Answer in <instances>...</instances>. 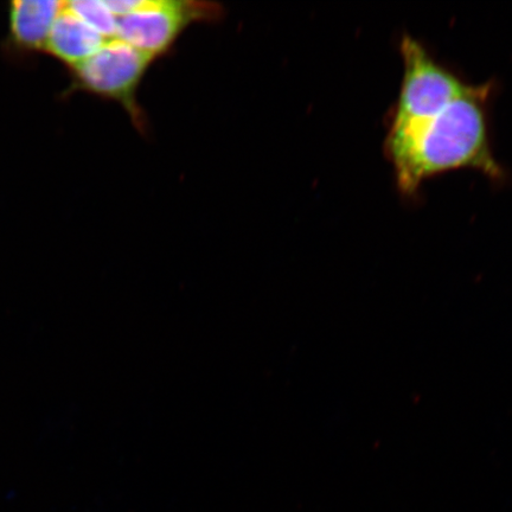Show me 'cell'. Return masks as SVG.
Returning <instances> with one entry per match:
<instances>
[{
  "label": "cell",
  "instance_id": "cell-1",
  "mask_svg": "<svg viewBox=\"0 0 512 512\" xmlns=\"http://www.w3.org/2000/svg\"><path fill=\"white\" fill-rule=\"evenodd\" d=\"M400 51L403 78L384 147L402 194L413 196L428 178L460 169L502 181L490 139L492 86L467 83L411 36Z\"/></svg>",
  "mask_w": 512,
  "mask_h": 512
},
{
  "label": "cell",
  "instance_id": "cell-2",
  "mask_svg": "<svg viewBox=\"0 0 512 512\" xmlns=\"http://www.w3.org/2000/svg\"><path fill=\"white\" fill-rule=\"evenodd\" d=\"M156 59L114 38L91 59L73 69L74 88L118 102L132 124L147 133L149 123L139 105L138 91Z\"/></svg>",
  "mask_w": 512,
  "mask_h": 512
},
{
  "label": "cell",
  "instance_id": "cell-3",
  "mask_svg": "<svg viewBox=\"0 0 512 512\" xmlns=\"http://www.w3.org/2000/svg\"><path fill=\"white\" fill-rule=\"evenodd\" d=\"M223 16L219 4L185 0H139L130 14L118 18L117 38L153 59L174 48L190 25L216 22Z\"/></svg>",
  "mask_w": 512,
  "mask_h": 512
},
{
  "label": "cell",
  "instance_id": "cell-4",
  "mask_svg": "<svg viewBox=\"0 0 512 512\" xmlns=\"http://www.w3.org/2000/svg\"><path fill=\"white\" fill-rule=\"evenodd\" d=\"M106 42L104 37L83 23L64 3L50 31L46 50L74 69L91 59Z\"/></svg>",
  "mask_w": 512,
  "mask_h": 512
},
{
  "label": "cell",
  "instance_id": "cell-5",
  "mask_svg": "<svg viewBox=\"0 0 512 512\" xmlns=\"http://www.w3.org/2000/svg\"><path fill=\"white\" fill-rule=\"evenodd\" d=\"M66 2L16 0L10 5V36L18 48L46 49L51 29Z\"/></svg>",
  "mask_w": 512,
  "mask_h": 512
},
{
  "label": "cell",
  "instance_id": "cell-6",
  "mask_svg": "<svg viewBox=\"0 0 512 512\" xmlns=\"http://www.w3.org/2000/svg\"><path fill=\"white\" fill-rule=\"evenodd\" d=\"M67 8L107 41L117 38L118 17L101 0H75Z\"/></svg>",
  "mask_w": 512,
  "mask_h": 512
}]
</instances>
